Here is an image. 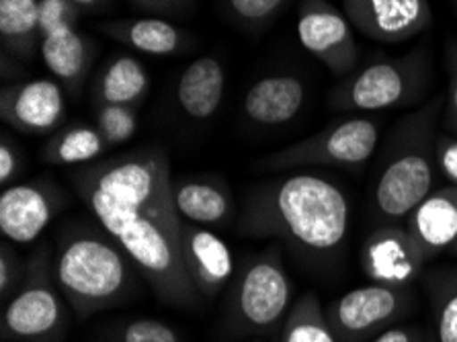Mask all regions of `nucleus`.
I'll use <instances>...</instances> for the list:
<instances>
[{
	"mask_svg": "<svg viewBox=\"0 0 457 342\" xmlns=\"http://www.w3.org/2000/svg\"><path fill=\"white\" fill-rule=\"evenodd\" d=\"M93 218L136 263L156 297L177 308L202 302L183 261V220L172 201L169 154L161 146L123 152L71 174Z\"/></svg>",
	"mask_w": 457,
	"mask_h": 342,
	"instance_id": "obj_1",
	"label": "nucleus"
},
{
	"mask_svg": "<svg viewBox=\"0 0 457 342\" xmlns=\"http://www.w3.org/2000/svg\"><path fill=\"white\" fill-rule=\"evenodd\" d=\"M349 199L343 187L318 174L269 179L245 197L240 232L279 238L302 253L330 254L347 240Z\"/></svg>",
	"mask_w": 457,
	"mask_h": 342,
	"instance_id": "obj_2",
	"label": "nucleus"
},
{
	"mask_svg": "<svg viewBox=\"0 0 457 342\" xmlns=\"http://www.w3.org/2000/svg\"><path fill=\"white\" fill-rule=\"evenodd\" d=\"M136 263L99 221L71 220L58 232L54 277L80 320L117 308L137 288Z\"/></svg>",
	"mask_w": 457,
	"mask_h": 342,
	"instance_id": "obj_3",
	"label": "nucleus"
},
{
	"mask_svg": "<svg viewBox=\"0 0 457 342\" xmlns=\"http://www.w3.org/2000/svg\"><path fill=\"white\" fill-rule=\"evenodd\" d=\"M445 95H433L403 117L390 131L382 166L371 193V207L382 223L406 221L419 204L435 191V142Z\"/></svg>",
	"mask_w": 457,
	"mask_h": 342,
	"instance_id": "obj_4",
	"label": "nucleus"
},
{
	"mask_svg": "<svg viewBox=\"0 0 457 342\" xmlns=\"http://www.w3.org/2000/svg\"><path fill=\"white\" fill-rule=\"evenodd\" d=\"M431 82V58L417 47L398 58H378L345 76L330 90L328 103L337 111H384L419 103Z\"/></svg>",
	"mask_w": 457,
	"mask_h": 342,
	"instance_id": "obj_5",
	"label": "nucleus"
},
{
	"mask_svg": "<svg viewBox=\"0 0 457 342\" xmlns=\"http://www.w3.org/2000/svg\"><path fill=\"white\" fill-rule=\"evenodd\" d=\"M66 299L54 277L50 244L41 242L27 261V273L19 291L4 304V342H64L68 330Z\"/></svg>",
	"mask_w": 457,
	"mask_h": 342,
	"instance_id": "obj_6",
	"label": "nucleus"
},
{
	"mask_svg": "<svg viewBox=\"0 0 457 342\" xmlns=\"http://www.w3.org/2000/svg\"><path fill=\"white\" fill-rule=\"evenodd\" d=\"M294 283L283 264L281 244H271L245 263L230 296L228 320L240 334H262L283 324L292 310Z\"/></svg>",
	"mask_w": 457,
	"mask_h": 342,
	"instance_id": "obj_7",
	"label": "nucleus"
},
{
	"mask_svg": "<svg viewBox=\"0 0 457 342\" xmlns=\"http://www.w3.org/2000/svg\"><path fill=\"white\" fill-rule=\"evenodd\" d=\"M379 123L371 117H349L328 123L316 134L273 152L261 163V169L287 172L310 166H335L359 171L376 154Z\"/></svg>",
	"mask_w": 457,
	"mask_h": 342,
	"instance_id": "obj_8",
	"label": "nucleus"
},
{
	"mask_svg": "<svg viewBox=\"0 0 457 342\" xmlns=\"http://www.w3.org/2000/svg\"><path fill=\"white\" fill-rule=\"evenodd\" d=\"M412 310L414 293L411 288L370 283L335 299L327 316L338 342H365L398 324Z\"/></svg>",
	"mask_w": 457,
	"mask_h": 342,
	"instance_id": "obj_9",
	"label": "nucleus"
},
{
	"mask_svg": "<svg viewBox=\"0 0 457 342\" xmlns=\"http://www.w3.org/2000/svg\"><path fill=\"white\" fill-rule=\"evenodd\" d=\"M297 35L302 46L338 79L357 70L359 46L353 25L330 0H300Z\"/></svg>",
	"mask_w": 457,
	"mask_h": 342,
	"instance_id": "obj_10",
	"label": "nucleus"
},
{
	"mask_svg": "<svg viewBox=\"0 0 457 342\" xmlns=\"http://www.w3.org/2000/svg\"><path fill=\"white\" fill-rule=\"evenodd\" d=\"M66 193L52 179L3 187L0 232L12 244L36 242L55 215L66 207Z\"/></svg>",
	"mask_w": 457,
	"mask_h": 342,
	"instance_id": "obj_11",
	"label": "nucleus"
},
{
	"mask_svg": "<svg viewBox=\"0 0 457 342\" xmlns=\"http://www.w3.org/2000/svg\"><path fill=\"white\" fill-rule=\"evenodd\" d=\"M353 29L379 44H403L431 29L428 0H343Z\"/></svg>",
	"mask_w": 457,
	"mask_h": 342,
	"instance_id": "obj_12",
	"label": "nucleus"
},
{
	"mask_svg": "<svg viewBox=\"0 0 457 342\" xmlns=\"http://www.w3.org/2000/svg\"><path fill=\"white\" fill-rule=\"evenodd\" d=\"M425 264V254L403 223H382L367 236L361 248V267L371 283L411 288Z\"/></svg>",
	"mask_w": 457,
	"mask_h": 342,
	"instance_id": "obj_13",
	"label": "nucleus"
},
{
	"mask_svg": "<svg viewBox=\"0 0 457 342\" xmlns=\"http://www.w3.org/2000/svg\"><path fill=\"white\" fill-rule=\"evenodd\" d=\"M0 117L21 134H52L66 120L64 90L47 79L12 82L0 90Z\"/></svg>",
	"mask_w": 457,
	"mask_h": 342,
	"instance_id": "obj_14",
	"label": "nucleus"
},
{
	"mask_svg": "<svg viewBox=\"0 0 457 342\" xmlns=\"http://www.w3.org/2000/svg\"><path fill=\"white\" fill-rule=\"evenodd\" d=\"M183 261L187 275L202 299H213L234 275L228 244L210 228L183 220Z\"/></svg>",
	"mask_w": 457,
	"mask_h": 342,
	"instance_id": "obj_15",
	"label": "nucleus"
},
{
	"mask_svg": "<svg viewBox=\"0 0 457 342\" xmlns=\"http://www.w3.org/2000/svg\"><path fill=\"white\" fill-rule=\"evenodd\" d=\"M306 96L308 87L302 76L294 72L267 74L246 90L242 115L261 128L286 125L300 115Z\"/></svg>",
	"mask_w": 457,
	"mask_h": 342,
	"instance_id": "obj_16",
	"label": "nucleus"
},
{
	"mask_svg": "<svg viewBox=\"0 0 457 342\" xmlns=\"http://www.w3.org/2000/svg\"><path fill=\"white\" fill-rule=\"evenodd\" d=\"M406 229L427 263L457 242V187H439L406 218Z\"/></svg>",
	"mask_w": 457,
	"mask_h": 342,
	"instance_id": "obj_17",
	"label": "nucleus"
},
{
	"mask_svg": "<svg viewBox=\"0 0 457 342\" xmlns=\"http://www.w3.org/2000/svg\"><path fill=\"white\" fill-rule=\"evenodd\" d=\"M172 201L181 220L204 228H224L234 215L232 191L220 177L172 179Z\"/></svg>",
	"mask_w": 457,
	"mask_h": 342,
	"instance_id": "obj_18",
	"label": "nucleus"
},
{
	"mask_svg": "<svg viewBox=\"0 0 457 342\" xmlns=\"http://www.w3.org/2000/svg\"><path fill=\"white\" fill-rule=\"evenodd\" d=\"M41 58L68 95H80L91 74L96 46L79 27L55 31L41 39Z\"/></svg>",
	"mask_w": 457,
	"mask_h": 342,
	"instance_id": "obj_19",
	"label": "nucleus"
},
{
	"mask_svg": "<svg viewBox=\"0 0 457 342\" xmlns=\"http://www.w3.org/2000/svg\"><path fill=\"white\" fill-rule=\"evenodd\" d=\"M226 95V68L216 55L193 60L179 76L175 99L191 121H207L218 113Z\"/></svg>",
	"mask_w": 457,
	"mask_h": 342,
	"instance_id": "obj_20",
	"label": "nucleus"
},
{
	"mask_svg": "<svg viewBox=\"0 0 457 342\" xmlns=\"http://www.w3.org/2000/svg\"><path fill=\"white\" fill-rule=\"evenodd\" d=\"M99 31L129 50L144 55H156V58L183 52L191 44L189 35L181 27L172 25L162 17L105 21V23H99Z\"/></svg>",
	"mask_w": 457,
	"mask_h": 342,
	"instance_id": "obj_21",
	"label": "nucleus"
},
{
	"mask_svg": "<svg viewBox=\"0 0 457 342\" xmlns=\"http://www.w3.org/2000/svg\"><path fill=\"white\" fill-rule=\"evenodd\" d=\"M150 90L146 66L134 55L115 54L96 70L91 85L93 104H126L140 107Z\"/></svg>",
	"mask_w": 457,
	"mask_h": 342,
	"instance_id": "obj_22",
	"label": "nucleus"
},
{
	"mask_svg": "<svg viewBox=\"0 0 457 342\" xmlns=\"http://www.w3.org/2000/svg\"><path fill=\"white\" fill-rule=\"evenodd\" d=\"M0 46L23 64L36 58L41 52L39 0H0Z\"/></svg>",
	"mask_w": 457,
	"mask_h": 342,
	"instance_id": "obj_23",
	"label": "nucleus"
},
{
	"mask_svg": "<svg viewBox=\"0 0 457 342\" xmlns=\"http://www.w3.org/2000/svg\"><path fill=\"white\" fill-rule=\"evenodd\" d=\"M109 144L95 125H66L47 139L41 158L54 166H85L101 160Z\"/></svg>",
	"mask_w": 457,
	"mask_h": 342,
	"instance_id": "obj_24",
	"label": "nucleus"
},
{
	"mask_svg": "<svg viewBox=\"0 0 457 342\" xmlns=\"http://www.w3.org/2000/svg\"><path fill=\"white\" fill-rule=\"evenodd\" d=\"M439 342H457V264L439 267L422 275Z\"/></svg>",
	"mask_w": 457,
	"mask_h": 342,
	"instance_id": "obj_25",
	"label": "nucleus"
},
{
	"mask_svg": "<svg viewBox=\"0 0 457 342\" xmlns=\"http://www.w3.org/2000/svg\"><path fill=\"white\" fill-rule=\"evenodd\" d=\"M279 342H338L316 293H303L281 324Z\"/></svg>",
	"mask_w": 457,
	"mask_h": 342,
	"instance_id": "obj_26",
	"label": "nucleus"
},
{
	"mask_svg": "<svg viewBox=\"0 0 457 342\" xmlns=\"http://www.w3.org/2000/svg\"><path fill=\"white\" fill-rule=\"evenodd\" d=\"M226 17L242 31L259 33L286 11L292 0H220Z\"/></svg>",
	"mask_w": 457,
	"mask_h": 342,
	"instance_id": "obj_27",
	"label": "nucleus"
},
{
	"mask_svg": "<svg viewBox=\"0 0 457 342\" xmlns=\"http://www.w3.org/2000/svg\"><path fill=\"white\" fill-rule=\"evenodd\" d=\"M95 128L105 138L109 148L126 144L137 129V107L126 104H93Z\"/></svg>",
	"mask_w": 457,
	"mask_h": 342,
	"instance_id": "obj_28",
	"label": "nucleus"
},
{
	"mask_svg": "<svg viewBox=\"0 0 457 342\" xmlns=\"http://www.w3.org/2000/svg\"><path fill=\"white\" fill-rule=\"evenodd\" d=\"M113 342H181L175 328L156 318H134L109 334Z\"/></svg>",
	"mask_w": 457,
	"mask_h": 342,
	"instance_id": "obj_29",
	"label": "nucleus"
},
{
	"mask_svg": "<svg viewBox=\"0 0 457 342\" xmlns=\"http://www.w3.org/2000/svg\"><path fill=\"white\" fill-rule=\"evenodd\" d=\"M80 15L82 11L71 0H39L41 39L68 27H79Z\"/></svg>",
	"mask_w": 457,
	"mask_h": 342,
	"instance_id": "obj_30",
	"label": "nucleus"
},
{
	"mask_svg": "<svg viewBox=\"0 0 457 342\" xmlns=\"http://www.w3.org/2000/svg\"><path fill=\"white\" fill-rule=\"evenodd\" d=\"M27 273V263L21 261V256L12 248L11 240H3L0 244V299L3 305L19 291Z\"/></svg>",
	"mask_w": 457,
	"mask_h": 342,
	"instance_id": "obj_31",
	"label": "nucleus"
},
{
	"mask_svg": "<svg viewBox=\"0 0 457 342\" xmlns=\"http://www.w3.org/2000/svg\"><path fill=\"white\" fill-rule=\"evenodd\" d=\"M447 68V93L445 107H443V125L449 134L457 136V39H449L445 47Z\"/></svg>",
	"mask_w": 457,
	"mask_h": 342,
	"instance_id": "obj_32",
	"label": "nucleus"
},
{
	"mask_svg": "<svg viewBox=\"0 0 457 342\" xmlns=\"http://www.w3.org/2000/svg\"><path fill=\"white\" fill-rule=\"evenodd\" d=\"M435 160H437V172H441L449 183L457 187V136H437V142H435Z\"/></svg>",
	"mask_w": 457,
	"mask_h": 342,
	"instance_id": "obj_33",
	"label": "nucleus"
},
{
	"mask_svg": "<svg viewBox=\"0 0 457 342\" xmlns=\"http://www.w3.org/2000/svg\"><path fill=\"white\" fill-rule=\"evenodd\" d=\"M21 171H23V154L17 144L3 134V139H0V185L9 187L12 180L19 179Z\"/></svg>",
	"mask_w": 457,
	"mask_h": 342,
	"instance_id": "obj_34",
	"label": "nucleus"
},
{
	"mask_svg": "<svg viewBox=\"0 0 457 342\" xmlns=\"http://www.w3.org/2000/svg\"><path fill=\"white\" fill-rule=\"evenodd\" d=\"M129 3L152 17H181L189 13L193 0H129Z\"/></svg>",
	"mask_w": 457,
	"mask_h": 342,
	"instance_id": "obj_35",
	"label": "nucleus"
},
{
	"mask_svg": "<svg viewBox=\"0 0 457 342\" xmlns=\"http://www.w3.org/2000/svg\"><path fill=\"white\" fill-rule=\"evenodd\" d=\"M428 328H420L417 324L408 326H390L387 330L379 332L371 342H427Z\"/></svg>",
	"mask_w": 457,
	"mask_h": 342,
	"instance_id": "obj_36",
	"label": "nucleus"
},
{
	"mask_svg": "<svg viewBox=\"0 0 457 342\" xmlns=\"http://www.w3.org/2000/svg\"><path fill=\"white\" fill-rule=\"evenodd\" d=\"M3 76L6 79V76H11V72H12V76H23L25 74V64L23 62H19V60H15V58H9V55H4L3 54Z\"/></svg>",
	"mask_w": 457,
	"mask_h": 342,
	"instance_id": "obj_37",
	"label": "nucleus"
},
{
	"mask_svg": "<svg viewBox=\"0 0 457 342\" xmlns=\"http://www.w3.org/2000/svg\"><path fill=\"white\" fill-rule=\"evenodd\" d=\"M71 3L79 6L80 11L95 13V11H105L113 0H71Z\"/></svg>",
	"mask_w": 457,
	"mask_h": 342,
	"instance_id": "obj_38",
	"label": "nucleus"
},
{
	"mask_svg": "<svg viewBox=\"0 0 457 342\" xmlns=\"http://www.w3.org/2000/svg\"><path fill=\"white\" fill-rule=\"evenodd\" d=\"M427 342H439L437 337H435V332L431 330V328H428V338H427Z\"/></svg>",
	"mask_w": 457,
	"mask_h": 342,
	"instance_id": "obj_39",
	"label": "nucleus"
},
{
	"mask_svg": "<svg viewBox=\"0 0 457 342\" xmlns=\"http://www.w3.org/2000/svg\"><path fill=\"white\" fill-rule=\"evenodd\" d=\"M449 254H453V256H457V242L453 244L452 248H449Z\"/></svg>",
	"mask_w": 457,
	"mask_h": 342,
	"instance_id": "obj_40",
	"label": "nucleus"
},
{
	"mask_svg": "<svg viewBox=\"0 0 457 342\" xmlns=\"http://www.w3.org/2000/svg\"><path fill=\"white\" fill-rule=\"evenodd\" d=\"M452 4H453V11L457 13V0H452Z\"/></svg>",
	"mask_w": 457,
	"mask_h": 342,
	"instance_id": "obj_41",
	"label": "nucleus"
}]
</instances>
